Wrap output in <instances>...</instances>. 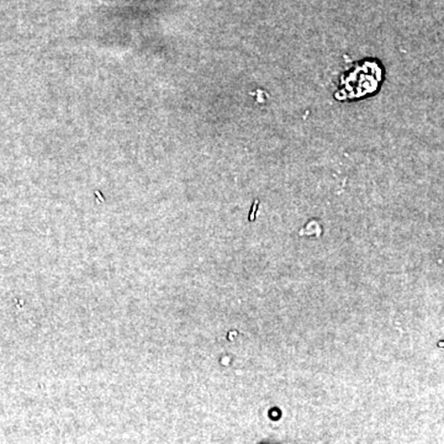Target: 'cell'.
I'll return each instance as SVG.
<instances>
[{
  "instance_id": "2",
  "label": "cell",
  "mask_w": 444,
  "mask_h": 444,
  "mask_svg": "<svg viewBox=\"0 0 444 444\" xmlns=\"http://www.w3.org/2000/svg\"><path fill=\"white\" fill-rule=\"evenodd\" d=\"M322 234V226L316 220H312L306 225L305 228L300 231V236H316L320 237Z\"/></svg>"
},
{
  "instance_id": "1",
  "label": "cell",
  "mask_w": 444,
  "mask_h": 444,
  "mask_svg": "<svg viewBox=\"0 0 444 444\" xmlns=\"http://www.w3.org/2000/svg\"><path fill=\"white\" fill-rule=\"evenodd\" d=\"M368 66L369 63L350 74L348 79L344 82L345 87L342 89V95H339L341 99L363 96L377 89V82L382 78V72H379L377 66L374 68V71H369Z\"/></svg>"
}]
</instances>
